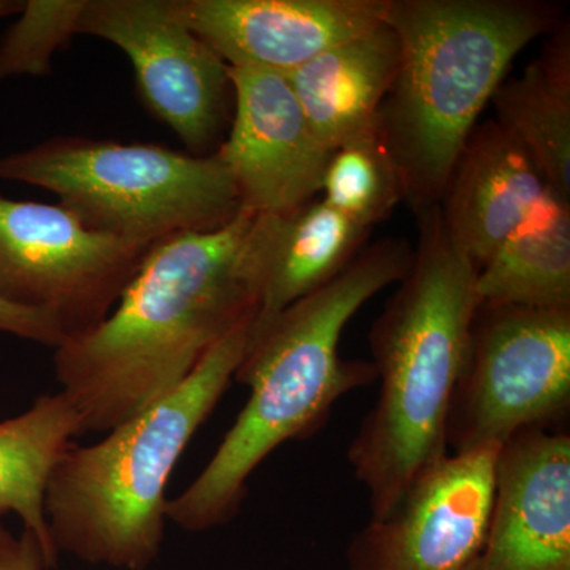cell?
Returning <instances> with one entry per match:
<instances>
[{
	"label": "cell",
	"mask_w": 570,
	"mask_h": 570,
	"mask_svg": "<svg viewBox=\"0 0 570 570\" xmlns=\"http://www.w3.org/2000/svg\"><path fill=\"white\" fill-rule=\"evenodd\" d=\"M78 33L122 50L154 118L190 154L212 156L227 124L228 66L183 21L175 0H86Z\"/></svg>",
	"instance_id": "obj_9"
},
{
	"label": "cell",
	"mask_w": 570,
	"mask_h": 570,
	"mask_svg": "<svg viewBox=\"0 0 570 570\" xmlns=\"http://www.w3.org/2000/svg\"><path fill=\"white\" fill-rule=\"evenodd\" d=\"M417 216L411 265L370 333L377 401L347 450L370 494L371 520L389 517L449 453L450 406L482 305L478 266L450 239L439 205Z\"/></svg>",
	"instance_id": "obj_3"
},
{
	"label": "cell",
	"mask_w": 570,
	"mask_h": 570,
	"mask_svg": "<svg viewBox=\"0 0 570 570\" xmlns=\"http://www.w3.org/2000/svg\"><path fill=\"white\" fill-rule=\"evenodd\" d=\"M553 37L520 77L502 81L491 102L497 121L530 156L547 187L570 202V33Z\"/></svg>",
	"instance_id": "obj_17"
},
{
	"label": "cell",
	"mask_w": 570,
	"mask_h": 570,
	"mask_svg": "<svg viewBox=\"0 0 570 570\" xmlns=\"http://www.w3.org/2000/svg\"><path fill=\"white\" fill-rule=\"evenodd\" d=\"M80 434V415L62 392L41 395L28 411L0 422V517H20L22 530L39 540L50 570L58 566L59 553L45 494L52 468Z\"/></svg>",
	"instance_id": "obj_18"
},
{
	"label": "cell",
	"mask_w": 570,
	"mask_h": 570,
	"mask_svg": "<svg viewBox=\"0 0 570 570\" xmlns=\"http://www.w3.org/2000/svg\"><path fill=\"white\" fill-rule=\"evenodd\" d=\"M148 249L91 230L62 205L0 195V296L51 317L66 340L110 316Z\"/></svg>",
	"instance_id": "obj_8"
},
{
	"label": "cell",
	"mask_w": 570,
	"mask_h": 570,
	"mask_svg": "<svg viewBox=\"0 0 570 570\" xmlns=\"http://www.w3.org/2000/svg\"><path fill=\"white\" fill-rule=\"evenodd\" d=\"M0 332L33 341L41 346L51 347L52 351L66 341L61 326L51 317L45 316L39 311L13 305L2 296H0Z\"/></svg>",
	"instance_id": "obj_22"
},
{
	"label": "cell",
	"mask_w": 570,
	"mask_h": 570,
	"mask_svg": "<svg viewBox=\"0 0 570 570\" xmlns=\"http://www.w3.org/2000/svg\"><path fill=\"white\" fill-rule=\"evenodd\" d=\"M0 179L50 190L91 230L148 247L216 230L242 209L216 154L195 156L156 142L62 135L0 157Z\"/></svg>",
	"instance_id": "obj_6"
},
{
	"label": "cell",
	"mask_w": 570,
	"mask_h": 570,
	"mask_svg": "<svg viewBox=\"0 0 570 570\" xmlns=\"http://www.w3.org/2000/svg\"><path fill=\"white\" fill-rule=\"evenodd\" d=\"M482 305L570 309V202L550 190L478 269Z\"/></svg>",
	"instance_id": "obj_19"
},
{
	"label": "cell",
	"mask_w": 570,
	"mask_h": 570,
	"mask_svg": "<svg viewBox=\"0 0 570 570\" xmlns=\"http://www.w3.org/2000/svg\"><path fill=\"white\" fill-rule=\"evenodd\" d=\"M183 21L228 67L291 75L373 31L387 0H175Z\"/></svg>",
	"instance_id": "obj_12"
},
{
	"label": "cell",
	"mask_w": 570,
	"mask_h": 570,
	"mask_svg": "<svg viewBox=\"0 0 570 570\" xmlns=\"http://www.w3.org/2000/svg\"><path fill=\"white\" fill-rule=\"evenodd\" d=\"M560 13L539 0H387L401 58L381 129L415 213L441 204L510 62L553 31Z\"/></svg>",
	"instance_id": "obj_4"
},
{
	"label": "cell",
	"mask_w": 570,
	"mask_h": 570,
	"mask_svg": "<svg viewBox=\"0 0 570 570\" xmlns=\"http://www.w3.org/2000/svg\"><path fill=\"white\" fill-rule=\"evenodd\" d=\"M86 0H29L0 41V80L50 73L56 52L78 36Z\"/></svg>",
	"instance_id": "obj_21"
},
{
	"label": "cell",
	"mask_w": 570,
	"mask_h": 570,
	"mask_svg": "<svg viewBox=\"0 0 570 570\" xmlns=\"http://www.w3.org/2000/svg\"><path fill=\"white\" fill-rule=\"evenodd\" d=\"M258 214L149 247L118 305L55 348L59 392L85 433H108L174 392L205 355L261 309Z\"/></svg>",
	"instance_id": "obj_1"
},
{
	"label": "cell",
	"mask_w": 570,
	"mask_h": 570,
	"mask_svg": "<svg viewBox=\"0 0 570 570\" xmlns=\"http://www.w3.org/2000/svg\"><path fill=\"white\" fill-rule=\"evenodd\" d=\"M501 445L449 452L414 480L396 509L348 546V570H469L493 509Z\"/></svg>",
	"instance_id": "obj_10"
},
{
	"label": "cell",
	"mask_w": 570,
	"mask_h": 570,
	"mask_svg": "<svg viewBox=\"0 0 570 570\" xmlns=\"http://www.w3.org/2000/svg\"><path fill=\"white\" fill-rule=\"evenodd\" d=\"M469 570H570V436L530 428L498 455L485 542Z\"/></svg>",
	"instance_id": "obj_13"
},
{
	"label": "cell",
	"mask_w": 570,
	"mask_h": 570,
	"mask_svg": "<svg viewBox=\"0 0 570 570\" xmlns=\"http://www.w3.org/2000/svg\"><path fill=\"white\" fill-rule=\"evenodd\" d=\"M366 228L321 198L284 214H258L262 288L257 316L269 317L340 275L360 250Z\"/></svg>",
	"instance_id": "obj_16"
},
{
	"label": "cell",
	"mask_w": 570,
	"mask_h": 570,
	"mask_svg": "<svg viewBox=\"0 0 570 570\" xmlns=\"http://www.w3.org/2000/svg\"><path fill=\"white\" fill-rule=\"evenodd\" d=\"M254 318L220 340L174 392L102 441L66 449L45 494L59 554L118 570H146L157 560L168 521V482L234 381Z\"/></svg>",
	"instance_id": "obj_5"
},
{
	"label": "cell",
	"mask_w": 570,
	"mask_h": 570,
	"mask_svg": "<svg viewBox=\"0 0 570 570\" xmlns=\"http://www.w3.org/2000/svg\"><path fill=\"white\" fill-rule=\"evenodd\" d=\"M22 7H24V2H21V0H0V18L18 14Z\"/></svg>",
	"instance_id": "obj_24"
},
{
	"label": "cell",
	"mask_w": 570,
	"mask_h": 570,
	"mask_svg": "<svg viewBox=\"0 0 570 570\" xmlns=\"http://www.w3.org/2000/svg\"><path fill=\"white\" fill-rule=\"evenodd\" d=\"M412 253L404 239H381L322 287L254 318L234 377L249 400L204 471L168 501L171 523L205 532L234 520L255 469L285 442L313 436L341 397L376 381L371 363L340 355L341 336L360 307L403 279Z\"/></svg>",
	"instance_id": "obj_2"
},
{
	"label": "cell",
	"mask_w": 570,
	"mask_h": 570,
	"mask_svg": "<svg viewBox=\"0 0 570 570\" xmlns=\"http://www.w3.org/2000/svg\"><path fill=\"white\" fill-rule=\"evenodd\" d=\"M570 406V309L480 305L452 397L449 452L502 445Z\"/></svg>",
	"instance_id": "obj_7"
},
{
	"label": "cell",
	"mask_w": 570,
	"mask_h": 570,
	"mask_svg": "<svg viewBox=\"0 0 570 570\" xmlns=\"http://www.w3.org/2000/svg\"><path fill=\"white\" fill-rule=\"evenodd\" d=\"M321 200L352 224L370 230L404 200V186L381 119L330 154Z\"/></svg>",
	"instance_id": "obj_20"
},
{
	"label": "cell",
	"mask_w": 570,
	"mask_h": 570,
	"mask_svg": "<svg viewBox=\"0 0 570 570\" xmlns=\"http://www.w3.org/2000/svg\"><path fill=\"white\" fill-rule=\"evenodd\" d=\"M400 58L396 32L385 20L287 75L314 134L330 151L376 126Z\"/></svg>",
	"instance_id": "obj_15"
},
{
	"label": "cell",
	"mask_w": 570,
	"mask_h": 570,
	"mask_svg": "<svg viewBox=\"0 0 570 570\" xmlns=\"http://www.w3.org/2000/svg\"><path fill=\"white\" fill-rule=\"evenodd\" d=\"M235 116L216 149L242 208L284 214L316 200L332 151L318 140L285 75L228 67Z\"/></svg>",
	"instance_id": "obj_11"
},
{
	"label": "cell",
	"mask_w": 570,
	"mask_h": 570,
	"mask_svg": "<svg viewBox=\"0 0 570 570\" xmlns=\"http://www.w3.org/2000/svg\"><path fill=\"white\" fill-rule=\"evenodd\" d=\"M0 570H50L39 540L29 531L20 535L0 524Z\"/></svg>",
	"instance_id": "obj_23"
},
{
	"label": "cell",
	"mask_w": 570,
	"mask_h": 570,
	"mask_svg": "<svg viewBox=\"0 0 570 570\" xmlns=\"http://www.w3.org/2000/svg\"><path fill=\"white\" fill-rule=\"evenodd\" d=\"M550 190L519 142L490 121L469 135L439 209L450 239L479 269Z\"/></svg>",
	"instance_id": "obj_14"
}]
</instances>
